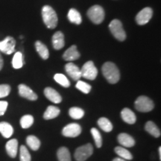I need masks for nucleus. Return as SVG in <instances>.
Listing matches in <instances>:
<instances>
[{
	"instance_id": "obj_1",
	"label": "nucleus",
	"mask_w": 161,
	"mask_h": 161,
	"mask_svg": "<svg viewBox=\"0 0 161 161\" xmlns=\"http://www.w3.org/2000/svg\"><path fill=\"white\" fill-rule=\"evenodd\" d=\"M102 74L110 84H116L119 80L120 72L118 67L112 62H106L102 68Z\"/></svg>"
},
{
	"instance_id": "obj_2",
	"label": "nucleus",
	"mask_w": 161,
	"mask_h": 161,
	"mask_svg": "<svg viewBox=\"0 0 161 161\" xmlns=\"http://www.w3.org/2000/svg\"><path fill=\"white\" fill-rule=\"evenodd\" d=\"M42 17L45 25L50 29H53L58 25V16L51 6L45 5L42 8Z\"/></svg>"
},
{
	"instance_id": "obj_3",
	"label": "nucleus",
	"mask_w": 161,
	"mask_h": 161,
	"mask_svg": "<svg viewBox=\"0 0 161 161\" xmlns=\"http://www.w3.org/2000/svg\"><path fill=\"white\" fill-rule=\"evenodd\" d=\"M104 11L102 6L96 5L90 8L87 11L89 19L95 24H101L104 19Z\"/></svg>"
},
{
	"instance_id": "obj_4",
	"label": "nucleus",
	"mask_w": 161,
	"mask_h": 161,
	"mask_svg": "<svg viewBox=\"0 0 161 161\" xmlns=\"http://www.w3.org/2000/svg\"><path fill=\"white\" fill-rule=\"evenodd\" d=\"M109 29L114 37L119 41L126 39V33L122 27V24L119 19H114L109 24Z\"/></svg>"
},
{
	"instance_id": "obj_5",
	"label": "nucleus",
	"mask_w": 161,
	"mask_h": 161,
	"mask_svg": "<svg viewBox=\"0 0 161 161\" xmlns=\"http://www.w3.org/2000/svg\"><path fill=\"white\" fill-rule=\"evenodd\" d=\"M135 108L138 111L146 113L149 112L154 109V102L147 96H140L135 101Z\"/></svg>"
},
{
	"instance_id": "obj_6",
	"label": "nucleus",
	"mask_w": 161,
	"mask_h": 161,
	"mask_svg": "<svg viewBox=\"0 0 161 161\" xmlns=\"http://www.w3.org/2000/svg\"><path fill=\"white\" fill-rule=\"evenodd\" d=\"M81 77L88 80H95L98 75V69L94 65V63L91 60L87 61L82 66L81 69Z\"/></svg>"
},
{
	"instance_id": "obj_7",
	"label": "nucleus",
	"mask_w": 161,
	"mask_h": 161,
	"mask_svg": "<svg viewBox=\"0 0 161 161\" xmlns=\"http://www.w3.org/2000/svg\"><path fill=\"white\" fill-rule=\"evenodd\" d=\"M93 153V148L90 143L82 146L76 149L75 152V158L77 161H85Z\"/></svg>"
},
{
	"instance_id": "obj_8",
	"label": "nucleus",
	"mask_w": 161,
	"mask_h": 161,
	"mask_svg": "<svg viewBox=\"0 0 161 161\" xmlns=\"http://www.w3.org/2000/svg\"><path fill=\"white\" fill-rule=\"evenodd\" d=\"M16 41L14 37L8 36L5 39L0 41V52L6 55H11L15 52Z\"/></svg>"
},
{
	"instance_id": "obj_9",
	"label": "nucleus",
	"mask_w": 161,
	"mask_h": 161,
	"mask_svg": "<svg viewBox=\"0 0 161 161\" xmlns=\"http://www.w3.org/2000/svg\"><path fill=\"white\" fill-rule=\"evenodd\" d=\"M153 16V11L149 7L145 8L139 12L136 16V22L138 25H146L150 21Z\"/></svg>"
},
{
	"instance_id": "obj_10",
	"label": "nucleus",
	"mask_w": 161,
	"mask_h": 161,
	"mask_svg": "<svg viewBox=\"0 0 161 161\" xmlns=\"http://www.w3.org/2000/svg\"><path fill=\"white\" fill-rule=\"evenodd\" d=\"M81 133V128L77 123H71L66 125L62 130V134L66 137H76Z\"/></svg>"
},
{
	"instance_id": "obj_11",
	"label": "nucleus",
	"mask_w": 161,
	"mask_h": 161,
	"mask_svg": "<svg viewBox=\"0 0 161 161\" xmlns=\"http://www.w3.org/2000/svg\"><path fill=\"white\" fill-rule=\"evenodd\" d=\"M18 90H19V94L21 97L25 98L30 101H35L37 99V94L29 86L25 85V84H19L18 86Z\"/></svg>"
},
{
	"instance_id": "obj_12",
	"label": "nucleus",
	"mask_w": 161,
	"mask_h": 161,
	"mask_svg": "<svg viewBox=\"0 0 161 161\" xmlns=\"http://www.w3.org/2000/svg\"><path fill=\"white\" fill-rule=\"evenodd\" d=\"M65 70L66 73L75 80H78L81 77L80 69L75 64L72 63H68L65 65Z\"/></svg>"
},
{
	"instance_id": "obj_13",
	"label": "nucleus",
	"mask_w": 161,
	"mask_h": 161,
	"mask_svg": "<svg viewBox=\"0 0 161 161\" xmlns=\"http://www.w3.org/2000/svg\"><path fill=\"white\" fill-rule=\"evenodd\" d=\"M44 95L48 99L55 104H59L61 102L62 97L58 92L53 88L46 87L44 90Z\"/></svg>"
},
{
	"instance_id": "obj_14",
	"label": "nucleus",
	"mask_w": 161,
	"mask_h": 161,
	"mask_svg": "<svg viewBox=\"0 0 161 161\" xmlns=\"http://www.w3.org/2000/svg\"><path fill=\"white\" fill-rule=\"evenodd\" d=\"M80 53L78 52L77 49V46L73 45L70 46L68 49L66 50L64 52L63 58L66 61H72V60H75L80 58Z\"/></svg>"
},
{
	"instance_id": "obj_15",
	"label": "nucleus",
	"mask_w": 161,
	"mask_h": 161,
	"mask_svg": "<svg viewBox=\"0 0 161 161\" xmlns=\"http://www.w3.org/2000/svg\"><path fill=\"white\" fill-rule=\"evenodd\" d=\"M52 46L54 49L56 50H60L64 48L65 43H64V35L61 31H57L54 34L52 37Z\"/></svg>"
},
{
	"instance_id": "obj_16",
	"label": "nucleus",
	"mask_w": 161,
	"mask_h": 161,
	"mask_svg": "<svg viewBox=\"0 0 161 161\" xmlns=\"http://www.w3.org/2000/svg\"><path fill=\"white\" fill-rule=\"evenodd\" d=\"M118 142L122 146L128 147V148L135 145V141H134V138L129 134H125V133H122L118 136Z\"/></svg>"
},
{
	"instance_id": "obj_17",
	"label": "nucleus",
	"mask_w": 161,
	"mask_h": 161,
	"mask_svg": "<svg viewBox=\"0 0 161 161\" xmlns=\"http://www.w3.org/2000/svg\"><path fill=\"white\" fill-rule=\"evenodd\" d=\"M6 151L8 154L12 158H16L18 151V141L16 139H12L6 143Z\"/></svg>"
},
{
	"instance_id": "obj_18",
	"label": "nucleus",
	"mask_w": 161,
	"mask_h": 161,
	"mask_svg": "<svg viewBox=\"0 0 161 161\" xmlns=\"http://www.w3.org/2000/svg\"><path fill=\"white\" fill-rule=\"evenodd\" d=\"M121 116H122V119L124 120V122H125L128 124L132 125L136 122V118L135 114L129 108H124L121 112Z\"/></svg>"
},
{
	"instance_id": "obj_19",
	"label": "nucleus",
	"mask_w": 161,
	"mask_h": 161,
	"mask_svg": "<svg viewBox=\"0 0 161 161\" xmlns=\"http://www.w3.org/2000/svg\"><path fill=\"white\" fill-rule=\"evenodd\" d=\"M35 48L37 50V53L39 54V55L43 58V60L48 59L49 57V52L48 48L46 47V46L42 43L40 40H37L35 43Z\"/></svg>"
},
{
	"instance_id": "obj_20",
	"label": "nucleus",
	"mask_w": 161,
	"mask_h": 161,
	"mask_svg": "<svg viewBox=\"0 0 161 161\" xmlns=\"http://www.w3.org/2000/svg\"><path fill=\"white\" fill-rule=\"evenodd\" d=\"M0 133L5 138H9L14 134V128L6 122H0Z\"/></svg>"
},
{
	"instance_id": "obj_21",
	"label": "nucleus",
	"mask_w": 161,
	"mask_h": 161,
	"mask_svg": "<svg viewBox=\"0 0 161 161\" xmlns=\"http://www.w3.org/2000/svg\"><path fill=\"white\" fill-rule=\"evenodd\" d=\"M145 129L148 133H149L151 135H152L154 137L158 138L160 136V130L158 128V126L156 125L155 123L152 122V121H149L145 125Z\"/></svg>"
},
{
	"instance_id": "obj_22",
	"label": "nucleus",
	"mask_w": 161,
	"mask_h": 161,
	"mask_svg": "<svg viewBox=\"0 0 161 161\" xmlns=\"http://www.w3.org/2000/svg\"><path fill=\"white\" fill-rule=\"evenodd\" d=\"M60 109L55 106H49L44 113L43 118L46 120L56 118L60 114Z\"/></svg>"
},
{
	"instance_id": "obj_23",
	"label": "nucleus",
	"mask_w": 161,
	"mask_h": 161,
	"mask_svg": "<svg viewBox=\"0 0 161 161\" xmlns=\"http://www.w3.org/2000/svg\"><path fill=\"white\" fill-rule=\"evenodd\" d=\"M67 17H68V19H69L72 23L77 24V25H79V24L81 23L82 22L81 16H80L79 12H78L77 10H75V8H71L69 10Z\"/></svg>"
},
{
	"instance_id": "obj_24",
	"label": "nucleus",
	"mask_w": 161,
	"mask_h": 161,
	"mask_svg": "<svg viewBox=\"0 0 161 161\" xmlns=\"http://www.w3.org/2000/svg\"><path fill=\"white\" fill-rule=\"evenodd\" d=\"M23 55L22 52H17L14 54L12 60V66L14 69H20L23 66Z\"/></svg>"
},
{
	"instance_id": "obj_25",
	"label": "nucleus",
	"mask_w": 161,
	"mask_h": 161,
	"mask_svg": "<svg viewBox=\"0 0 161 161\" xmlns=\"http://www.w3.org/2000/svg\"><path fill=\"white\" fill-rule=\"evenodd\" d=\"M26 142H27V145L29 146V148L33 151H37V149H39L40 146V140L33 135H30L26 138Z\"/></svg>"
},
{
	"instance_id": "obj_26",
	"label": "nucleus",
	"mask_w": 161,
	"mask_h": 161,
	"mask_svg": "<svg viewBox=\"0 0 161 161\" xmlns=\"http://www.w3.org/2000/svg\"><path fill=\"white\" fill-rule=\"evenodd\" d=\"M57 156L59 161H71L70 153L66 147H61L58 149Z\"/></svg>"
},
{
	"instance_id": "obj_27",
	"label": "nucleus",
	"mask_w": 161,
	"mask_h": 161,
	"mask_svg": "<svg viewBox=\"0 0 161 161\" xmlns=\"http://www.w3.org/2000/svg\"><path fill=\"white\" fill-rule=\"evenodd\" d=\"M98 125L102 130L105 132H110L113 130L112 123L107 118L102 117L98 120Z\"/></svg>"
},
{
	"instance_id": "obj_28",
	"label": "nucleus",
	"mask_w": 161,
	"mask_h": 161,
	"mask_svg": "<svg viewBox=\"0 0 161 161\" xmlns=\"http://www.w3.org/2000/svg\"><path fill=\"white\" fill-rule=\"evenodd\" d=\"M115 152L121 158L124 159V160H131L133 158V155L129 151L125 149L122 147L117 146L115 148Z\"/></svg>"
},
{
	"instance_id": "obj_29",
	"label": "nucleus",
	"mask_w": 161,
	"mask_h": 161,
	"mask_svg": "<svg viewBox=\"0 0 161 161\" xmlns=\"http://www.w3.org/2000/svg\"><path fill=\"white\" fill-rule=\"evenodd\" d=\"M69 114L72 119H80L84 115V111L81 108L77 107H72L69 110Z\"/></svg>"
},
{
	"instance_id": "obj_30",
	"label": "nucleus",
	"mask_w": 161,
	"mask_h": 161,
	"mask_svg": "<svg viewBox=\"0 0 161 161\" xmlns=\"http://www.w3.org/2000/svg\"><path fill=\"white\" fill-rule=\"evenodd\" d=\"M54 79L57 83H58L60 84V85L63 86L64 87H69L70 86V82L69 80H68V78L66 77L65 75H63V74H56L54 76Z\"/></svg>"
},
{
	"instance_id": "obj_31",
	"label": "nucleus",
	"mask_w": 161,
	"mask_h": 161,
	"mask_svg": "<svg viewBox=\"0 0 161 161\" xmlns=\"http://www.w3.org/2000/svg\"><path fill=\"white\" fill-rule=\"evenodd\" d=\"M34 123V117L31 115H25L20 119V125L23 128H29Z\"/></svg>"
},
{
	"instance_id": "obj_32",
	"label": "nucleus",
	"mask_w": 161,
	"mask_h": 161,
	"mask_svg": "<svg viewBox=\"0 0 161 161\" xmlns=\"http://www.w3.org/2000/svg\"><path fill=\"white\" fill-rule=\"evenodd\" d=\"M75 86L78 90H79L80 91H81L82 92H84V93L85 94L89 93L90 90L92 89L91 86H90V84H88L87 83H86V82L82 81V80H78Z\"/></svg>"
},
{
	"instance_id": "obj_33",
	"label": "nucleus",
	"mask_w": 161,
	"mask_h": 161,
	"mask_svg": "<svg viewBox=\"0 0 161 161\" xmlns=\"http://www.w3.org/2000/svg\"><path fill=\"white\" fill-rule=\"evenodd\" d=\"M90 131H91L92 135L93 136L94 140H95L96 147H97V148H101L102 146V138L99 131L95 128H92Z\"/></svg>"
},
{
	"instance_id": "obj_34",
	"label": "nucleus",
	"mask_w": 161,
	"mask_h": 161,
	"mask_svg": "<svg viewBox=\"0 0 161 161\" xmlns=\"http://www.w3.org/2000/svg\"><path fill=\"white\" fill-rule=\"evenodd\" d=\"M20 161H31V154L25 146H21L19 150Z\"/></svg>"
},
{
	"instance_id": "obj_35",
	"label": "nucleus",
	"mask_w": 161,
	"mask_h": 161,
	"mask_svg": "<svg viewBox=\"0 0 161 161\" xmlns=\"http://www.w3.org/2000/svg\"><path fill=\"white\" fill-rule=\"evenodd\" d=\"M10 92H11V86L8 84H0V98L8 96Z\"/></svg>"
},
{
	"instance_id": "obj_36",
	"label": "nucleus",
	"mask_w": 161,
	"mask_h": 161,
	"mask_svg": "<svg viewBox=\"0 0 161 161\" xmlns=\"http://www.w3.org/2000/svg\"><path fill=\"white\" fill-rule=\"evenodd\" d=\"M8 103L6 101H0V116H3L7 110Z\"/></svg>"
},
{
	"instance_id": "obj_37",
	"label": "nucleus",
	"mask_w": 161,
	"mask_h": 161,
	"mask_svg": "<svg viewBox=\"0 0 161 161\" xmlns=\"http://www.w3.org/2000/svg\"><path fill=\"white\" fill-rule=\"evenodd\" d=\"M3 64H4L3 58V56H2L1 52H0V71H1L2 69H3Z\"/></svg>"
},
{
	"instance_id": "obj_38",
	"label": "nucleus",
	"mask_w": 161,
	"mask_h": 161,
	"mask_svg": "<svg viewBox=\"0 0 161 161\" xmlns=\"http://www.w3.org/2000/svg\"><path fill=\"white\" fill-rule=\"evenodd\" d=\"M113 161H126V160H124V159L121 158H116L115 159H114V160Z\"/></svg>"
},
{
	"instance_id": "obj_39",
	"label": "nucleus",
	"mask_w": 161,
	"mask_h": 161,
	"mask_svg": "<svg viewBox=\"0 0 161 161\" xmlns=\"http://www.w3.org/2000/svg\"><path fill=\"white\" fill-rule=\"evenodd\" d=\"M159 155H160V159H161V148L160 147H159Z\"/></svg>"
}]
</instances>
